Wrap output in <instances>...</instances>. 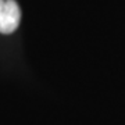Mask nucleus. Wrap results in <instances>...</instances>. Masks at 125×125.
<instances>
[{"instance_id":"1","label":"nucleus","mask_w":125,"mask_h":125,"mask_svg":"<svg viewBox=\"0 0 125 125\" xmlns=\"http://www.w3.org/2000/svg\"><path fill=\"white\" fill-rule=\"evenodd\" d=\"M21 21V10L15 0H0V33H13Z\"/></svg>"}]
</instances>
